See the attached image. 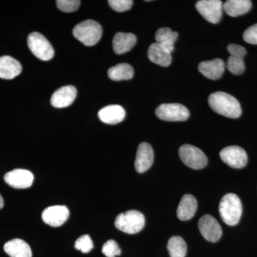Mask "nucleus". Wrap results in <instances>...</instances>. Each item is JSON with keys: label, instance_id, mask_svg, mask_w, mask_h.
<instances>
[{"label": "nucleus", "instance_id": "nucleus-28", "mask_svg": "<svg viewBox=\"0 0 257 257\" xmlns=\"http://www.w3.org/2000/svg\"><path fill=\"white\" fill-rule=\"evenodd\" d=\"M101 251L106 257H115L121 254L119 245L113 239L108 240L104 243Z\"/></svg>", "mask_w": 257, "mask_h": 257}, {"label": "nucleus", "instance_id": "nucleus-18", "mask_svg": "<svg viewBox=\"0 0 257 257\" xmlns=\"http://www.w3.org/2000/svg\"><path fill=\"white\" fill-rule=\"evenodd\" d=\"M225 63L221 59L205 61L199 64V71L207 78L216 80L224 74Z\"/></svg>", "mask_w": 257, "mask_h": 257}, {"label": "nucleus", "instance_id": "nucleus-12", "mask_svg": "<svg viewBox=\"0 0 257 257\" xmlns=\"http://www.w3.org/2000/svg\"><path fill=\"white\" fill-rule=\"evenodd\" d=\"M4 179L5 182L13 188L27 189L33 184L34 175L30 171L16 169L8 172Z\"/></svg>", "mask_w": 257, "mask_h": 257}, {"label": "nucleus", "instance_id": "nucleus-23", "mask_svg": "<svg viewBox=\"0 0 257 257\" xmlns=\"http://www.w3.org/2000/svg\"><path fill=\"white\" fill-rule=\"evenodd\" d=\"M251 6L249 0H229L223 5V9L226 14L235 18L247 13Z\"/></svg>", "mask_w": 257, "mask_h": 257}, {"label": "nucleus", "instance_id": "nucleus-6", "mask_svg": "<svg viewBox=\"0 0 257 257\" xmlns=\"http://www.w3.org/2000/svg\"><path fill=\"white\" fill-rule=\"evenodd\" d=\"M179 155L181 160L194 170H201L207 165V157L204 152L197 147L184 145L179 148Z\"/></svg>", "mask_w": 257, "mask_h": 257}, {"label": "nucleus", "instance_id": "nucleus-24", "mask_svg": "<svg viewBox=\"0 0 257 257\" xmlns=\"http://www.w3.org/2000/svg\"><path fill=\"white\" fill-rule=\"evenodd\" d=\"M178 37L177 32L172 31L170 28H163L159 29L155 34V40L157 43L160 44L170 51L171 53L175 49V43Z\"/></svg>", "mask_w": 257, "mask_h": 257}, {"label": "nucleus", "instance_id": "nucleus-4", "mask_svg": "<svg viewBox=\"0 0 257 257\" xmlns=\"http://www.w3.org/2000/svg\"><path fill=\"white\" fill-rule=\"evenodd\" d=\"M114 224L120 231L126 234H135L143 230L145 225V218L140 211L130 210L116 216Z\"/></svg>", "mask_w": 257, "mask_h": 257}, {"label": "nucleus", "instance_id": "nucleus-9", "mask_svg": "<svg viewBox=\"0 0 257 257\" xmlns=\"http://www.w3.org/2000/svg\"><path fill=\"white\" fill-rule=\"evenodd\" d=\"M199 231L203 237L211 242L219 241L222 235V229L215 218L205 214L199 219L198 222Z\"/></svg>", "mask_w": 257, "mask_h": 257}, {"label": "nucleus", "instance_id": "nucleus-20", "mask_svg": "<svg viewBox=\"0 0 257 257\" xmlns=\"http://www.w3.org/2000/svg\"><path fill=\"white\" fill-rule=\"evenodd\" d=\"M148 58L153 63L162 67H169L172 63V53L157 42L149 47Z\"/></svg>", "mask_w": 257, "mask_h": 257}, {"label": "nucleus", "instance_id": "nucleus-22", "mask_svg": "<svg viewBox=\"0 0 257 257\" xmlns=\"http://www.w3.org/2000/svg\"><path fill=\"white\" fill-rule=\"evenodd\" d=\"M5 252L10 257H32L31 248L23 239H14L5 243Z\"/></svg>", "mask_w": 257, "mask_h": 257}, {"label": "nucleus", "instance_id": "nucleus-8", "mask_svg": "<svg viewBox=\"0 0 257 257\" xmlns=\"http://www.w3.org/2000/svg\"><path fill=\"white\" fill-rule=\"evenodd\" d=\"M197 11L212 24H217L222 17L223 3L219 0H200L196 3Z\"/></svg>", "mask_w": 257, "mask_h": 257}, {"label": "nucleus", "instance_id": "nucleus-29", "mask_svg": "<svg viewBox=\"0 0 257 257\" xmlns=\"http://www.w3.org/2000/svg\"><path fill=\"white\" fill-rule=\"evenodd\" d=\"M57 8L64 13H73L78 9L81 2L79 0H57Z\"/></svg>", "mask_w": 257, "mask_h": 257}, {"label": "nucleus", "instance_id": "nucleus-31", "mask_svg": "<svg viewBox=\"0 0 257 257\" xmlns=\"http://www.w3.org/2000/svg\"><path fill=\"white\" fill-rule=\"evenodd\" d=\"M243 38L248 44L257 45V24L249 27L243 32Z\"/></svg>", "mask_w": 257, "mask_h": 257}, {"label": "nucleus", "instance_id": "nucleus-19", "mask_svg": "<svg viewBox=\"0 0 257 257\" xmlns=\"http://www.w3.org/2000/svg\"><path fill=\"white\" fill-rule=\"evenodd\" d=\"M137 37L133 33L118 32L113 38V50L116 55H123L135 47Z\"/></svg>", "mask_w": 257, "mask_h": 257}, {"label": "nucleus", "instance_id": "nucleus-10", "mask_svg": "<svg viewBox=\"0 0 257 257\" xmlns=\"http://www.w3.org/2000/svg\"><path fill=\"white\" fill-rule=\"evenodd\" d=\"M219 155L221 160L232 168L241 169L247 164V155L244 150L239 146L225 147Z\"/></svg>", "mask_w": 257, "mask_h": 257}, {"label": "nucleus", "instance_id": "nucleus-15", "mask_svg": "<svg viewBox=\"0 0 257 257\" xmlns=\"http://www.w3.org/2000/svg\"><path fill=\"white\" fill-rule=\"evenodd\" d=\"M77 93L74 86H64L53 93L51 97V104L57 108L67 107L74 102Z\"/></svg>", "mask_w": 257, "mask_h": 257}, {"label": "nucleus", "instance_id": "nucleus-11", "mask_svg": "<svg viewBox=\"0 0 257 257\" xmlns=\"http://www.w3.org/2000/svg\"><path fill=\"white\" fill-rule=\"evenodd\" d=\"M227 50L231 55L228 58L226 67L231 74L240 75L245 69L243 57L246 54V49L241 45L230 44Z\"/></svg>", "mask_w": 257, "mask_h": 257}, {"label": "nucleus", "instance_id": "nucleus-2", "mask_svg": "<svg viewBox=\"0 0 257 257\" xmlns=\"http://www.w3.org/2000/svg\"><path fill=\"white\" fill-rule=\"evenodd\" d=\"M222 220L229 226L237 224L242 214V204L236 194H226L221 198L219 207Z\"/></svg>", "mask_w": 257, "mask_h": 257}, {"label": "nucleus", "instance_id": "nucleus-32", "mask_svg": "<svg viewBox=\"0 0 257 257\" xmlns=\"http://www.w3.org/2000/svg\"><path fill=\"white\" fill-rule=\"evenodd\" d=\"M3 207H4V200L3 197L0 195V209H3Z\"/></svg>", "mask_w": 257, "mask_h": 257}, {"label": "nucleus", "instance_id": "nucleus-27", "mask_svg": "<svg viewBox=\"0 0 257 257\" xmlns=\"http://www.w3.org/2000/svg\"><path fill=\"white\" fill-rule=\"evenodd\" d=\"M74 247L77 250H80L82 253H87L94 248V243L89 235H83L75 241Z\"/></svg>", "mask_w": 257, "mask_h": 257}, {"label": "nucleus", "instance_id": "nucleus-1", "mask_svg": "<svg viewBox=\"0 0 257 257\" xmlns=\"http://www.w3.org/2000/svg\"><path fill=\"white\" fill-rule=\"evenodd\" d=\"M209 104L217 114L226 117L236 119L241 114V108L239 101L231 94L217 92L210 94Z\"/></svg>", "mask_w": 257, "mask_h": 257}, {"label": "nucleus", "instance_id": "nucleus-21", "mask_svg": "<svg viewBox=\"0 0 257 257\" xmlns=\"http://www.w3.org/2000/svg\"><path fill=\"white\" fill-rule=\"evenodd\" d=\"M197 209V201L194 196L185 194L182 197L177 208V216L180 220L187 221L192 219Z\"/></svg>", "mask_w": 257, "mask_h": 257}, {"label": "nucleus", "instance_id": "nucleus-7", "mask_svg": "<svg viewBox=\"0 0 257 257\" xmlns=\"http://www.w3.org/2000/svg\"><path fill=\"white\" fill-rule=\"evenodd\" d=\"M155 113L159 119L167 121H184L189 117L188 109L180 104H161Z\"/></svg>", "mask_w": 257, "mask_h": 257}, {"label": "nucleus", "instance_id": "nucleus-14", "mask_svg": "<svg viewBox=\"0 0 257 257\" xmlns=\"http://www.w3.org/2000/svg\"><path fill=\"white\" fill-rule=\"evenodd\" d=\"M154 162V151L149 143L139 145L135 159V170L138 173H144L152 167Z\"/></svg>", "mask_w": 257, "mask_h": 257}, {"label": "nucleus", "instance_id": "nucleus-30", "mask_svg": "<svg viewBox=\"0 0 257 257\" xmlns=\"http://www.w3.org/2000/svg\"><path fill=\"white\" fill-rule=\"evenodd\" d=\"M108 4L111 9L117 13H123L131 9L133 7V1L132 0H109Z\"/></svg>", "mask_w": 257, "mask_h": 257}, {"label": "nucleus", "instance_id": "nucleus-17", "mask_svg": "<svg viewBox=\"0 0 257 257\" xmlns=\"http://www.w3.org/2000/svg\"><path fill=\"white\" fill-rule=\"evenodd\" d=\"M23 70L21 64L10 56L0 57V78L13 79L20 75Z\"/></svg>", "mask_w": 257, "mask_h": 257}, {"label": "nucleus", "instance_id": "nucleus-5", "mask_svg": "<svg viewBox=\"0 0 257 257\" xmlns=\"http://www.w3.org/2000/svg\"><path fill=\"white\" fill-rule=\"evenodd\" d=\"M28 45L30 51L37 58L42 61H49L55 55L53 47L46 37L39 32H32L29 35Z\"/></svg>", "mask_w": 257, "mask_h": 257}, {"label": "nucleus", "instance_id": "nucleus-3", "mask_svg": "<svg viewBox=\"0 0 257 257\" xmlns=\"http://www.w3.org/2000/svg\"><path fill=\"white\" fill-rule=\"evenodd\" d=\"M72 34L77 40L86 46H94L100 40L102 28L97 22L87 20L76 25Z\"/></svg>", "mask_w": 257, "mask_h": 257}, {"label": "nucleus", "instance_id": "nucleus-13", "mask_svg": "<svg viewBox=\"0 0 257 257\" xmlns=\"http://www.w3.org/2000/svg\"><path fill=\"white\" fill-rule=\"evenodd\" d=\"M69 216L68 208L64 205H56L46 208L42 212V218L45 224L57 227L64 224Z\"/></svg>", "mask_w": 257, "mask_h": 257}, {"label": "nucleus", "instance_id": "nucleus-25", "mask_svg": "<svg viewBox=\"0 0 257 257\" xmlns=\"http://www.w3.org/2000/svg\"><path fill=\"white\" fill-rule=\"evenodd\" d=\"M108 76L111 80H128L133 77V67L126 63L117 64L108 70Z\"/></svg>", "mask_w": 257, "mask_h": 257}, {"label": "nucleus", "instance_id": "nucleus-16", "mask_svg": "<svg viewBox=\"0 0 257 257\" xmlns=\"http://www.w3.org/2000/svg\"><path fill=\"white\" fill-rule=\"evenodd\" d=\"M126 111L120 105L113 104L104 106L98 112V116L102 122L108 124H116L124 119Z\"/></svg>", "mask_w": 257, "mask_h": 257}, {"label": "nucleus", "instance_id": "nucleus-26", "mask_svg": "<svg viewBox=\"0 0 257 257\" xmlns=\"http://www.w3.org/2000/svg\"><path fill=\"white\" fill-rule=\"evenodd\" d=\"M167 249L170 257H185L187 251V243L181 236H172L167 243Z\"/></svg>", "mask_w": 257, "mask_h": 257}]
</instances>
